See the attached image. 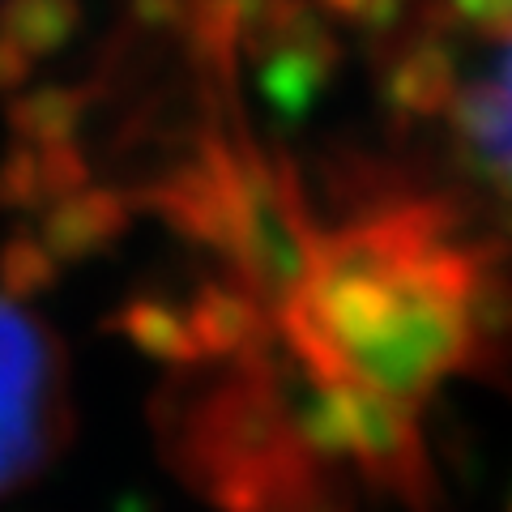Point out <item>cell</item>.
I'll use <instances>...</instances> for the list:
<instances>
[{
	"instance_id": "1",
	"label": "cell",
	"mask_w": 512,
	"mask_h": 512,
	"mask_svg": "<svg viewBox=\"0 0 512 512\" xmlns=\"http://www.w3.org/2000/svg\"><path fill=\"white\" fill-rule=\"evenodd\" d=\"M466 47L448 69V120L474 171L512 205V0H457Z\"/></svg>"
},
{
	"instance_id": "2",
	"label": "cell",
	"mask_w": 512,
	"mask_h": 512,
	"mask_svg": "<svg viewBox=\"0 0 512 512\" xmlns=\"http://www.w3.org/2000/svg\"><path fill=\"white\" fill-rule=\"evenodd\" d=\"M64 363L52 333L0 299V495L26 483L60 444Z\"/></svg>"
}]
</instances>
